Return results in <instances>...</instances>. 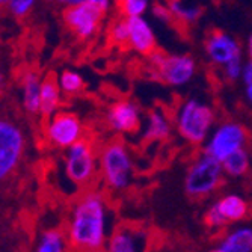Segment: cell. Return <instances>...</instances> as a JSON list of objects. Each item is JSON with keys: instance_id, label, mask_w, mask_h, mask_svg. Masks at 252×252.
Listing matches in <instances>:
<instances>
[{"instance_id": "cell-1", "label": "cell", "mask_w": 252, "mask_h": 252, "mask_svg": "<svg viewBox=\"0 0 252 252\" xmlns=\"http://www.w3.org/2000/svg\"><path fill=\"white\" fill-rule=\"evenodd\" d=\"M109 204L103 192L85 190L71 205L65 234L74 252H104L110 236Z\"/></svg>"}, {"instance_id": "cell-2", "label": "cell", "mask_w": 252, "mask_h": 252, "mask_svg": "<svg viewBox=\"0 0 252 252\" xmlns=\"http://www.w3.org/2000/svg\"><path fill=\"white\" fill-rule=\"evenodd\" d=\"M174 130L186 144L201 147L218 124L215 107L198 97L180 100L172 110Z\"/></svg>"}, {"instance_id": "cell-3", "label": "cell", "mask_w": 252, "mask_h": 252, "mask_svg": "<svg viewBox=\"0 0 252 252\" xmlns=\"http://www.w3.org/2000/svg\"><path fill=\"white\" fill-rule=\"evenodd\" d=\"M98 171L103 185L110 192H126L133 185L134 160L130 148L121 139H110L98 150Z\"/></svg>"}, {"instance_id": "cell-4", "label": "cell", "mask_w": 252, "mask_h": 252, "mask_svg": "<svg viewBox=\"0 0 252 252\" xmlns=\"http://www.w3.org/2000/svg\"><path fill=\"white\" fill-rule=\"evenodd\" d=\"M198 73V61L189 53H166L156 50L147 58L145 76L168 88H185Z\"/></svg>"}, {"instance_id": "cell-5", "label": "cell", "mask_w": 252, "mask_h": 252, "mask_svg": "<svg viewBox=\"0 0 252 252\" xmlns=\"http://www.w3.org/2000/svg\"><path fill=\"white\" fill-rule=\"evenodd\" d=\"M63 175L71 186L83 190L93 189L100 177L98 150L86 137L65 150Z\"/></svg>"}, {"instance_id": "cell-6", "label": "cell", "mask_w": 252, "mask_h": 252, "mask_svg": "<svg viewBox=\"0 0 252 252\" xmlns=\"http://www.w3.org/2000/svg\"><path fill=\"white\" fill-rule=\"evenodd\" d=\"M225 180L222 163L201 151L188 166L183 188L189 198L204 199L220 189Z\"/></svg>"}, {"instance_id": "cell-7", "label": "cell", "mask_w": 252, "mask_h": 252, "mask_svg": "<svg viewBox=\"0 0 252 252\" xmlns=\"http://www.w3.org/2000/svg\"><path fill=\"white\" fill-rule=\"evenodd\" d=\"M26 151V133L21 126L0 117V185L8 181L23 162Z\"/></svg>"}, {"instance_id": "cell-8", "label": "cell", "mask_w": 252, "mask_h": 252, "mask_svg": "<svg viewBox=\"0 0 252 252\" xmlns=\"http://www.w3.org/2000/svg\"><path fill=\"white\" fill-rule=\"evenodd\" d=\"M249 142L248 128L236 120H223L218 123L202 145V151L218 162H223L239 150L246 148Z\"/></svg>"}, {"instance_id": "cell-9", "label": "cell", "mask_w": 252, "mask_h": 252, "mask_svg": "<svg viewBox=\"0 0 252 252\" xmlns=\"http://www.w3.org/2000/svg\"><path fill=\"white\" fill-rule=\"evenodd\" d=\"M106 14V11L94 3H80L63 8L62 20L77 39L89 41L98 35Z\"/></svg>"}, {"instance_id": "cell-10", "label": "cell", "mask_w": 252, "mask_h": 252, "mask_svg": "<svg viewBox=\"0 0 252 252\" xmlns=\"http://www.w3.org/2000/svg\"><path fill=\"white\" fill-rule=\"evenodd\" d=\"M44 136L47 142L59 150H66L76 142L85 139L83 121L73 112L59 110L53 117L47 118L44 127Z\"/></svg>"}, {"instance_id": "cell-11", "label": "cell", "mask_w": 252, "mask_h": 252, "mask_svg": "<svg viewBox=\"0 0 252 252\" xmlns=\"http://www.w3.org/2000/svg\"><path fill=\"white\" fill-rule=\"evenodd\" d=\"M104 121L107 128L115 134H136L144 124L142 107L133 98H117L107 106Z\"/></svg>"}, {"instance_id": "cell-12", "label": "cell", "mask_w": 252, "mask_h": 252, "mask_svg": "<svg viewBox=\"0 0 252 252\" xmlns=\"http://www.w3.org/2000/svg\"><path fill=\"white\" fill-rule=\"evenodd\" d=\"M249 213L248 201L237 193H225L213 201L204 213V223L210 230H222L226 225L243 220Z\"/></svg>"}, {"instance_id": "cell-13", "label": "cell", "mask_w": 252, "mask_h": 252, "mask_svg": "<svg viewBox=\"0 0 252 252\" xmlns=\"http://www.w3.org/2000/svg\"><path fill=\"white\" fill-rule=\"evenodd\" d=\"M204 53L210 65L222 70L234 59L243 58V47L234 35L220 29H213L204 39Z\"/></svg>"}, {"instance_id": "cell-14", "label": "cell", "mask_w": 252, "mask_h": 252, "mask_svg": "<svg viewBox=\"0 0 252 252\" xmlns=\"http://www.w3.org/2000/svg\"><path fill=\"white\" fill-rule=\"evenodd\" d=\"M128 42L127 49L137 56L148 58L157 50V36L147 17L127 18Z\"/></svg>"}, {"instance_id": "cell-15", "label": "cell", "mask_w": 252, "mask_h": 252, "mask_svg": "<svg viewBox=\"0 0 252 252\" xmlns=\"http://www.w3.org/2000/svg\"><path fill=\"white\" fill-rule=\"evenodd\" d=\"M174 131L172 113L162 106L151 107L144 117L141 137L144 142H165Z\"/></svg>"}, {"instance_id": "cell-16", "label": "cell", "mask_w": 252, "mask_h": 252, "mask_svg": "<svg viewBox=\"0 0 252 252\" xmlns=\"http://www.w3.org/2000/svg\"><path fill=\"white\" fill-rule=\"evenodd\" d=\"M42 79L33 70H28L21 76V103L23 109L29 115H39Z\"/></svg>"}, {"instance_id": "cell-17", "label": "cell", "mask_w": 252, "mask_h": 252, "mask_svg": "<svg viewBox=\"0 0 252 252\" xmlns=\"http://www.w3.org/2000/svg\"><path fill=\"white\" fill-rule=\"evenodd\" d=\"M62 91L59 88L58 79L47 76L41 83V101H39V117L50 118L56 112H59L62 104Z\"/></svg>"}, {"instance_id": "cell-18", "label": "cell", "mask_w": 252, "mask_h": 252, "mask_svg": "<svg viewBox=\"0 0 252 252\" xmlns=\"http://www.w3.org/2000/svg\"><path fill=\"white\" fill-rule=\"evenodd\" d=\"M174 23L183 26H192L204 15V6L198 0H168Z\"/></svg>"}, {"instance_id": "cell-19", "label": "cell", "mask_w": 252, "mask_h": 252, "mask_svg": "<svg viewBox=\"0 0 252 252\" xmlns=\"http://www.w3.org/2000/svg\"><path fill=\"white\" fill-rule=\"evenodd\" d=\"M104 252H141V236L131 228H117L110 233Z\"/></svg>"}, {"instance_id": "cell-20", "label": "cell", "mask_w": 252, "mask_h": 252, "mask_svg": "<svg viewBox=\"0 0 252 252\" xmlns=\"http://www.w3.org/2000/svg\"><path fill=\"white\" fill-rule=\"evenodd\" d=\"M226 252H252V226L240 225L228 231L220 243Z\"/></svg>"}, {"instance_id": "cell-21", "label": "cell", "mask_w": 252, "mask_h": 252, "mask_svg": "<svg viewBox=\"0 0 252 252\" xmlns=\"http://www.w3.org/2000/svg\"><path fill=\"white\" fill-rule=\"evenodd\" d=\"M68 240L65 231L59 228H50L41 233L38 237L35 252H68Z\"/></svg>"}, {"instance_id": "cell-22", "label": "cell", "mask_w": 252, "mask_h": 252, "mask_svg": "<svg viewBox=\"0 0 252 252\" xmlns=\"http://www.w3.org/2000/svg\"><path fill=\"white\" fill-rule=\"evenodd\" d=\"M225 177L242 178L251 171V154L246 148L236 151L222 162Z\"/></svg>"}, {"instance_id": "cell-23", "label": "cell", "mask_w": 252, "mask_h": 252, "mask_svg": "<svg viewBox=\"0 0 252 252\" xmlns=\"http://www.w3.org/2000/svg\"><path fill=\"white\" fill-rule=\"evenodd\" d=\"M56 79L63 95H77L85 89V79L77 70L66 68L58 74Z\"/></svg>"}, {"instance_id": "cell-24", "label": "cell", "mask_w": 252, "mask_h": 252, "mask_svg": "<svg viewBox=\"0 0 252 252\" xmlns=\"http://www.w3.org/2000/svg\"><path fill=\"white\" fill-rule=\"evenodd\" d=\"M151 0H115L118 15L124 18L145 17L151 11Z\"/></svg>"}, {"instance_id": "cell-25", "label": "cell", "mask_w": 252, "mask_h": 252, "mask_svg": "<svg viewBox=\"0 0 252 252\" xmlns=\"http://www.w3.org/2000/svg\"><path fill=\"white\" fill-rule=\"evenodd\" d=\"M107 39L110 44L120 49H127L128 42V26L127 18L118 15L115 20H112L107 26Z\"/></svg>"}, {"instance_id": "cell-26", "label": "cell", "mask_w": 252, "mask_h": 252, "mask_svg": "<svg viewBox=\"0 0 252 252\" xmlns=\"http://www.w3.org/2000/svg\"><path fill=\"white\" fill-rule=\"evenodd\" d=\"M36 2H38V0H9L8 11L15 18H25L32 12Z\"/></svg>"}, {"instance_id": "cell-27", "label": "cell", "mask_w": 252, "mask_h": 252, "mask_svg": "<svg viewBox=\"0 0 252 252\" xmlns=\"http://www.w3.org/2000/svg\"><path fill=\"white\" fill-rule=\"evenodd\" d=\"M243 65H245V59L243 58H239V59H234L233 62H230L228 65H225L222 68V77L230 82V83H236L242 79V71H243Z\"/></svg>"}, {"instance_id": "cell-28", "label": "cell", "mask_w": 252, "mask_h": 252, "mask_svg": "<svg viewBox=\"0 0 252 252\" xmlns=\"http://www.w3.org/2000/svg\"><path fill=\"white\" fill-rule=\"evenodd\" d=\"M52 2L56 5H61L63 8L73 6V5H80V3H94L106 12H109L113 6H115V0H52Z\"/></svg>"}, {"instance_id": "cell-29", "label": "cell", "mask_w": 252, "mask_h": 252, "mask_svg": "<svg viewBox=\"0 0 252 252\" xmlns=\"http://www.w3.org/2000/svg\"><path fill=\"white\" fill-rule=\"evenodd\" d=\"M150 12L158 23H162V25H171V23H174V18H172V14H171L168 3L156 2V3H153Z\"/></svg>"}, {"instance_id": "cell-30", "label": "cell", "mask_w": 252, "mask_h": 252, "mask_svg": "<svg viewBox=\"0 0 252 252\" xmlns=\"http://www.w3.org/2000/svg\"><path fill=\"white\" fill-rule=\"evenodd\" d=\"M242 83L243 85H251L252 83V61H245L243 71H242Z\"/></svg>"}, {"instance_id": "cell-31", "label": "cell", "mask_w": 252, "mask_h": 252, "mask_svg": "<svg viewBox=\"0 0 252 252\" xmlns=\"http://www.w3.org/2000/svg\"><path fill=\"white\" fill-rule=\"evenodd\" d=\"M245 55H246V59L248 61H252V32L246 36V41H245Z\"/></svg>"}, {"instance_id": "cell-32", "label": "cell", "mask_w": 252, "mask_h": 252, "mask_svg": "<svg viewBox=\"0 0 252 252\" xmlns=\"http://www.w3.org/2000/svg\"><path fill=\"white\" fill-rule=\"evenodd\" d=\"M245 89H243V93H245V101L252 107V83L251 85H243Z\"/></svg>"}, {"instance_id": "cell-33", "label": "cell", "mask_w": 252, "mask_h": 252, "mask_svg": "<svg viewBox=\"0 0 252 252\" xmlns=\"http://www.w3.org/2000/svg\"><path fill=\"white\" fill-rule=\"evenodd\" d=\"M3 85H5L3 73H2V71H0V100H2V94H3Z\"/></svg>"}, {"instance_id": "cell-34", "label": "cell", "mask_w": 252, "mask_h": 252, "mask_svg": "<svg viewBox=\"0 0 252 252\" xmlns=\"http://www.w3.org/2000/svg\"><path fill=\"white\" fill-rule=\"evenodd\" d=\"M207 252H226L220 245H218V246H215V248H212V249H209Z\"/></svg>"}, {"instance_id": "cell-35", "label": "cell", "mask_w": 252, "mask_h": 252, "mask_svg": "<svg viewBox=\"0 0 252 252\" xmlns=\"http://www.w3.org/2000/svg\"><path fill=\"white\" fill-rule=\"evenodd\" d=\"M8 3H9V0H0V8H2V6H8Z\"/></svg>"}]
</instances>
